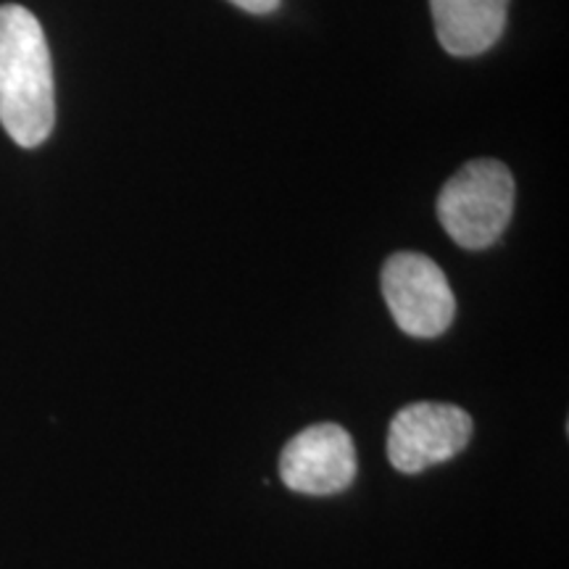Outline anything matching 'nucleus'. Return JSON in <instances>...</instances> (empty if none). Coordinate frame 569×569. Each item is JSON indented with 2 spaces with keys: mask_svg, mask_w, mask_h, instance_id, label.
<instances>
[{
  "mask_svg": "<svg viewBox=\"0 0 569 569\" xmlns=\"http://www.w3.org/2000/svg\"><path fill=\"white\" fill-rule=\"evenodd\" d=\"M0 124L21 148H38L56 124L53 63L38 17L0 6Z\"/></svg>",
  "mask_w": 569,
  "mask_h": 569,
  "instance_id": "1",
  "label": "nucleus"
},
{
  "mask_svg": "<svg viewBox=\"0 0 569 569\" xmlns=\"http://www.w3.org/2000/svg\"><path fill=\"white\" fill-rule=\"evenodd\" d=\"M515 193V177L507 163L469 161L440 190L438 219L453 243L467 251H482L509 227Z\"/></svg>",
  "mask_w": 569,
  "mask_h": 569,
  "instance_id": "2",
  "label": "nucleus"
},
{
  "mask_svg": "<svg viewBox=\"0 0 569 569\" xmlns=\"http://www.w3.org/2000/svg\"><path fill=\"white\" fill-rule=\"evenodd\" d=\"M382 296L396 325L411 338H438L457 317L448 277L425 253H393L382 267Z\"/></svg>",
  "mask_w": 569,
  "mask_h": 569,
  "instance_id": "3",
  "label": "nucleus"
},
{
  "mask_svg": "<svg viewBox=\"0 0 569 569\" xmlns=\"http://www.w3.org/2000/svg\"><path fill=\"white\" fill-rule=\"evenodd\" d=\"M472 430V417L453 403H409L388 427V459L398 472L419 475L465 451Z\"/></svg>",
  "mask_w": 569,
  "mask_h": 569,
  "instance_id": "4",
  "label": "nucleus"
},
{
  "mask_svg": "<svg viewBox=\"0 0 569 569\" xmlns=\"http://www.w3.org/2000/svg\"><path fill=\"white\" fill-rule=\"evenodd\" d=\"M280 478L296 493H343L356 478V448L351 436L332 422L306 427L282 448Z\"/></svg>",
  "mask_w": 569,
  "mask_h": 569,
  "instance_id": "5",
  "label": "nucleus"
},
{
  "mask_svg": "<svg viewBox=\"0 0 569 569\" xmlns=\"http://www.w3.org/2000/svg\"><path fill=\"white\" fill-rule=\"evenodd\" d=\"M432 21L446 53L480 56L507 30L509 0H430Z\"/></svg>",
  "mask_w": 569,
  "mask_h": 569,
  "instance_id": "6",
  "label": "nucleus"
},
{
  "mask_svg": "<svg viewBox=\"0 0 569 569\" xmlns=\"http://www.w3.org/2000/svg\"><path fill=\"white\" fill-rule=\"evenodd\" d=\"M227 3L238 6V9H243L248 13H256V17H264V13L280 9L282 0H227Z\"/></svg>",
  "mask_w": 569,
  "mask_h": 569,
  "instance_id": "7",
  "label": "nucleus"
}]
</instances>
